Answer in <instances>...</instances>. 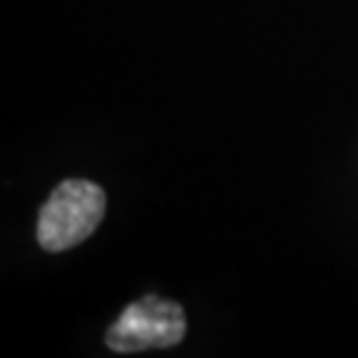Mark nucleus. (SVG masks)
Returning <instances> with one entry per match:
<instances>
[{
    "label": "nucleus",
    "instance_id": "nucleus-1",
    "mask_svg": "<svg viewBox=\"0 0 358 358\" xmlns=\"http://www.w3.org/2000/svg\"><path fill=\"white\" fill-rule=\"evenodd\" d=\"M105 217V191L87 179H66L42 205L38 242L47 252H66L96 231Z\"/></svg>",
    "mask_w": 358,
    "mask_h": 358
},
{
    "label": "nucleus",
    "instance_id": "nucleus-2",
    "mask_svg": "<svg viewBox=\"0 0 358 358\" xmlns=\"http://www.w3.org/2000/svg\"><path fill=\"white\" fill-rule=\"evenodd\" d=\"M184 335L186 317L182 307L159 296H145L121 312L107 331L105 342L112 352L135 354L173 347L184 340Z\"/></svg>",
    "mask_w": 358,
    "mask_h": 358
}]
</instances>
